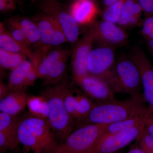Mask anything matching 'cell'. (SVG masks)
<instances>
[{
	"instance_id": "obj_7",
	"label": "cell",
	"mask_w": 153,
	"mask_h": 153,
	"mask_svg": "<svg viewBox=\"0 0 153 153\" xmlns=\"http://www.w3.org/2000/svg\"><path fill=\"white\" fill-rule=\"evenodd\" d=\"M40 12L52 18L62 28L69 43H76L79 35V25L69 13L68 8L58 0H39Z\"/></svg>"
},
{
	"instance_id": "obj_37",
	"label": "cell",
	"mask_w": 153,
	"mask_h": 153,
	"mask_svg": "<svg viewBox=\"0 0 153 153\" xmlns=\"http://www.w3.org/2000/svg\"><path fill=\"white\" fill-rule=\"evenodd\" d=\"M147 44L151 55L153 60V39L147 40Z\"/></svg>"
},
{
	"instance_id": "obj_3",
	"label": "cell",
	"mask_w": 153,
	"mask_h": 153,
	"mask_svg": "<svg viewBox=\"0 0 153 153\" xmlns=\"http://www.w3.org/2000/svg\"><path fill=\"white\" fill-rule=\"evenodd\" d=\"M144 98L131 97L124 100L96 104L91 109L83 125H108L115 123L141 113L149 106L144 104Z\"/></svg>"
},
{
	"instance_id": "obj_27",
	"label": "cell",
	"mask_w": 153,
	"mask_h": 153,
	"mask_svg": "<svg viewBox=\"0 0 153 153\" xmlns=\"http://www.w3.org/2000/svg\"><path fill=\"white\" fill-rule=\"evenodd\" d=\"M18 129L7 132L0 131L1 153L13 150L20 143L18 137Z\"/></svg>"
},
{
	"instance_id": "obj_17",
	"label": "cell",
	"mask_w": 153,
	"mask_h": 153,
	"mask_svg": "<svg viewBox=\"0 0 153 153\" xmlns=\"http://www.w3.org/2000/svg\"><path fill=\"white\" fill-rule=\"evenodd\" d=\"M153 109L150 107L147 110L140 114L115 123L107 125L103 136L124 131L145 124Z\"/></svg>"
},
{
	"instance_id": "obj_6",
	"label": "cell",
	"mask_w": 153,
	"mask_h": 153,
	"mask_svg": "<svg viewBox=\"0 0 153 153\" xmlns=\"http://www.w3.org/2000/svg\"><path fill=\"white\" fill-rule=\"evenodd\" d=\"M116 93H124L134 98H144L138 69L130 57H120L116 62Z\"/></svg>"
},
{
	"instance_id": "obj_22",
	"label": "cell",
	"mask_w": 153,
	"mask_h": 153,
	"mask_svg": "<svg viewBox=\"0 0 153 153\" xmlns=\"http://www.w3.org/2000/svg\"><path fill=\"white\" fill-rule=\"evenodd\" d=\"M27 107L30 115L47 120L49 105L47 100L43 95H29Z\"/></svg>"
},
{
	"instance_id": "obj_9",
	"label": "cell",
	"mask_w": 153,
	"mask_h": 153,
	"mask_svg": "<svg viewBox=\"0 0 153 153\" xmlns=\"http://www.w3.org/2000/svg\"><path fill=\"white\" fill-rule=\"evenodd\" d=\"M64 103L68 113L79 126L83 124L95 104L82 91L69 84L64 94Z\"/></svg>"
},
{
	"instance_id": "obj_34",
	"label": "cell",
	"mask_w": 153,
	"mask_h": 153,
	"mask_svg": "<svg viewBox=\"0 0 153 153\" xmlns=\"http://www.w3.org/2000/svg\"><path fill=\"white\" fill-rule=\"evenodd\" d=\"M137 1L147 16L153 15L152 0H137Z\"/></svg>"
},
{
	"instance_id": "obj_24",
	"label": "cell",
	"mask_w": 153,
	"mask_h": 153,
	"mask_svg": "<svg viewBox=\"0 0 153 153\" xmlns=\"http://www.w3.org/2000/svg\"><path fill=\"white\" fill-rule=\"evenodd\" d=\"M20 27L31 45H37L40 42L39 30L35 22L31 18L17 17Z\"/></svg>"
},
{
	"instance_id": "obj_12",
	"label": "cell",
	"mask_w": 153,
	"mask_h": 153,
	"mask_svg": "<svg viewBox=\"0 0 153 153\" xmlns=\"http://www.w3.org/2000/svg\"><path fill=\"white\" fill-rule=\"evenodd\" d=\"M75 83L96 104L116 101L114 92L106 82L91 75H86Z\"/></svg>"
},
{
	"instance_id": "obj_21",
	"label": "cell",
	"mask_w": 153,
	"mask_h": 153,
	"mask_svg": "<svg viewBox=\"0 0 153 153\" xmlns=\"http://www.w3.org/2000/svg\"><path fill=\"white\" fill-rule=\"evenodd\" d=\"M32 65V62L26 60L11 71L7 84L10 91L25 90L24 85L25 79Z\"/></svg>"
},
{
	"instance_id": "obj_8",
	"label": "cell",
	"mask_w": 153,
	"mask_h": 153,
	"mask_svg": "<svg viewBox=\"0 0 153 153\" xmlns=\"http://www.w3.org/2000/svg\"><path fill=\"white\" fill-rule=\"evenodd\" d=\"M88 28L94 41L101 46L114 47L124 45L127 42L128 36L123 28L116 24L102 20L94 21Z\"/></svg>"
},
{
	"instance_id": "obj_38",
	"label": "cell",
	"mask_w": 153,
	"mask_h": 153,
	"mask_svg": "<svg viewBox=\"0 0 153 153\" xmlns=\"http://www.w3.org/2000/svg\"><path fill=\"white\" fill-rule=\"evenodd\" d=\"M125 153H146L139 147H136L131 149L130 150Z\"/></svg>"
},
{
	"instance_id": "obj_23",
	"label": "cell",
	"mask_w": 153,
	"mask_h": 153,
	"mask_svg": "<svg viewBox=\"0 0 153 153\" xmlns=\"http://www.w3.org/2000/svg\"><path fill=\"white\" fill-rule=\"evenodd\" d=\"M27 57L24 54L0 49L1 66L11 71L27 60Z\"/></svg>"
},
{
	"instance_id": "obj_31",
	"label": "cell",
	"mask_w": 153,
	"mask_h": 153,
	"mask_svg": "<svg viewBox=\"0 0 153 153\" xmlns=\"http://www.w3.org/2000/svg\"><path fill=\"white\" fill-rule=\"evenodd\" d=\"M67 42L68 41L65 33L63 32L62 28L55 22L54 32L51 40V47H57Z\"/></svg>"
},
{
	"instance_id": "obj_15",
	"label": "cell",
	"mask_w": 153,
	"mask_h": 153,
	"mask_svg": "<svg viewBox=\"0 0 153 153\" xmlns=\"http://www.w3.org/2000/svg\"><path fill=\"white\" fill-rule=\"evenodd\" d=\"M31 19L37 25L40 33V42L36 45V48L48 52L51 47V40L55 22L51 17L40 12Z\"/></svg>"
},
{
	"instance_id": "obj_14",
	"label": "cell",
	"mask_w": 153,
	"mask_h": 153,
	"mask_svg": "<svg viewBox=\"0 0 153 153\" xmlns=\"http://www.w3.org/2000/svg\"><path fill=\"white\" fill-rule=\"evenodd\" d=\"M68 8L79 25H90L95 21L98 13L94 0H73Z\"/></svg>"
},
{
	"instance_id": "obj_10",
	"label": "cell",
	"mask_w": 153,
	"mask_h": 153,
	"mask_svg": "<svg viewBox=\"0 0 153 153\" xmlns=\"http://www.w3.org/2000/svg\"><path fill=\"white\" fill-rule=\"evenodd\" d=\"M145 124L124 131L103 136L92 153H117L140 137Z\"/></svg>"
},
{
	"instance_id": "obj_28",
	"label": "cell",
	"mask_w": 153,
	"mask_h": 153,
	"mask_svg": "<svg viewBox=\"0 0 153 153\" xmlns=\"http://www.w3.org/2000/svg\"><path fill=\"white\" fill-rule=\"evenodd\" d=\"M23 117L0 113V131L7 132L17 129Z\"/></svg>"
},
{
	"instance_id": "obj_25",
	"label": "cell",
	"mask_w": 153,
	"mask_h": 153,
	"mask_svg": "<svg viewBox=\"0 0 153 153\" xmlns=\"http://www.w3.org/2000/svg\"><path fill=\"white\" fill-rule=\"evenodd\" d=\"M67 55L56 64L49 72V74L43 80L44 84L50 85L57 84L62 81L66 74L68 57Z\"/></svg>"
},
{
	"instance_id": "obj_20",
	"label": "cell",
	"mask_w": 153,
	"mask_h": 153,
	"mask_svg": "<svg viewBox=\"0 0 153 153\" xmlns=\"http://www.w3.org/2000/svg\"><path fill=\"white\" fill-rule=\"evenodd\" d=\"M71 53V51L68 49H57L47 54L39 64L38 78L44 79L61 59Z\"/></svg>"
},
{
	"instance_id": "obj_11",
	"label": "cell",
	"mask_w": 153,
	"mask_h": 153,
	"mask_svg": "<svg viewBox=\"0 0 153 153\" xmlns=\"http://www.w3.org/2000/svg\"><path fill=\"white\" fill-rule=\"evenodd\" d=\"M94 42L93 36L88 29L83 37L76 42L71 52V73L75 83L88 74L87 68V59L92 50Z\"/></svg>"
},
{
	"instance_id": "obj_1",
	"label": "cell",
	"mask_w": 153,
	"mask_h": 153,
	"mask_svg": "<svg viewBox=\"0 0 153 153\" xmlns=\"http://www.w3.org/2000/svg\"><path fill=\"white\" fill-rule=\"evenodd\" d=\"M19 142L33 153H56L59 144L47 120L24 117L18 130Z\"/></svg>"
},
{
	"instance_id": "obj_30",
	"label": "cell",
	"mask_w": 153,
	"mask_h": 153,
	"mask_svg": "<svg viewBox=\"0 0 153 153\" xmlns=\"http://www.w3.org/2000/svg\"><path fill=\"white\" fill-rule=\"evenodd\" d=\"M139 147L146 153H153V136L145 128L144 131L140 137L137 140Z\"/></svg>"
},
{
	"instance_id": "obj_2",
	"label": "cell",
	"mask_w": 153,
	"mask_h": 153,
	"mask_svg": "<svg viewBox=\"0 0 153 153\" xmlns=\"http://www.w3.org/2000/svg\"><path fill=\"white\" fill-rule=\"evenodd\" d=\"M68 83L62 80L50 85L41 92L48 101L49 113L47 122L57 140H64L74 130L76 121L67 111L64 103V94Z\"/></svg>"
},
{
	"instance_id": "obj_16",
	"label": "cell",
	"mask_w": 153,
	"mask_h": 153,
	"mask_svg": "<svg viewBox=\"0 0 153 153\" xmlns=\"http://www.w3.org/2000/svg\"><path fill=\"white\" fill-rule=\"evenodd\" d=\"M29 95L25 90L11 91L0 100V111L17 116L27 107Z\"/></svg>"
},
{
	"instance_id": "obj_19",
	"label": "cell",
	"mask_w": 153,
	"mask_h": 153,
	"mask_svg": "<svg viewBox=\"0 0 153 153\" xmlns=\"http://www.w3.org/2000/svg\"><path fill=\"white\" fill-rule=\"evenodd\" d=\"M142 11L137 0H127L122 9L118 25L122 28L135 26L138 23Z\"/></svg>"
},
{
	"instance_id": "obj_41",
	"label": "cell",
	"mask_w": 153,
	"mask_h": 153,
	"mask_svg": "<svg viewBox=\"0 0 153 153\" xmlns=\"http://www.w3.org/2000/svg\"><path fill=\"white\" fill-rule=\"evenodd\" d=\"M152 1H153V0H152Z\"/></svg>"
},
{
	"instance_id": "obj_39",
	"label": "cell",
	"mask_w": 153,
	"mask_h": 153,
	"mask_svg": "<svg viewBox=\"0 0 153 153\" xmlns=\"http://www.w3.org/2000/svg\"><path fill=\"white\" fill-rule=\"evenodd\" d=\"M118 1V0H103L105 6L106 7H109V6L111 5Z\"/></svg>"
},
{
	"instance_id": "obj_18",
	"label": "cell",
	"mask_w": 153,
	"mask_h": 153,
	"mask_svg": "<svg viewBox=\"0 0 153 153\" xmlns=\"http://www.w3.org/2000/svg\"><path fill=\"white\" fill-rule=\"evenodd\" d=\"M0 49L24 54L31 61L34 58V52L30 48L23 46L14 39L2 22L0 23Z\"/></svg>"
},
{
	"instance_id": "obj_13",
	"label": "cell",
	"mask_w": 153,
	"mask_h": 153,
	"mask_svg": "<svg viewBox=\"0 0 153 153\" xmlns=\"http://www.w3.org/2000/svg\"><path fill=\"white\" fill-rule=\"evenodd\" d=\"M130 58L139 71L145 101L153 108V65L139 47L133 49Z\"/></svg>"
},
{
	"instance_id": "obj_29",
	"label": "cell",
	"mask_w": 153,
	"mask_h": 153,
	"mask_svg": "<svg viewBox=\"0 0 153 153\" xmlns=\"http://www.w3.org/2000/svg\"><path fill=\"white\" fill-rule=\"evenodd\" d=\"M127 1L118 0L111 5L105 9L102 13L103 20L117 24L122 9Z\"/></svg>"
},
{
	"instance_id": "obj_5",
	"label": "cell",
	"mask_w": 153,
	"mask_h": 153,
	"mask_svg": "<svg viewBox=\"0 0 153 153\" xmlns=\"http://www.w3.org/2000/svg\"><path fill=\"white\" fill-rule=\"evenodd\" d=\"M116 62L114 47L103 46L92 49L87 61L88 74L104 80L115 94Z\"/></svg>"
},
{
	"instance_id": "obj_36",
	"label": "cell",
	"mask_w": 153,
	"mask_h": 153,
	"mask_svg": "<svg viewBox=\"0 0 153 153\" xmlns=\"http://www.w3.org/2000/svg\"><path fill=\"white\" fill-rule=\"evenodd\" d=\"M7 85H6L4 82H0V100L7 96L10 92Z\"/></svg>"
},
{
	"instance_id": "obj_35",
	"label": "cell",
	"mask_w": 153,
	"mask_h": 153,
	"mask_svg": "<svg viewBox=\"0 0 153 153\" xmlns=\"http://www.w3.org/2000/svg\"><path fill=\"white\" fill-rule=\"evenodd\" d=\"M145 129L153 136V109L145 123Z\"/></svg>"
},
{
	"instance_id": "obj_32",
	"label": "cell",
	"mask_w": 153,
	"mask_h": 153,
	"mask_svg": "<svg viewBox=\"0 0 153 153\" xmlns=\"http://www.w3.org/2000/svg\"><path fill=\"white\" fill-rule=\"evenodd\" d=\"M141 33L146 40L153 39V15L147 16L143 22Z\"/></svg>"
},
{
	"instance_id": "obj_40",
	"label": "cell",
	"mask_w": 153,
	"mask_h": 153,
	"mask_svg": "<svg viewBox=\"0 0 153 153\" xmlns=\"http://www.w3.org/2000/svg\"><path fill=\"white\" fill-rule=\"evenodd\" d=\"M16 1H19V0H16Z\"/></svg>"
},
{
	"instance_id": "obj_4",
	"label": "cell",
	"mask_w": 153,
	"mask_h": 153,
	"mask_svg": "<svg viewBox=\"0 0 153 153\" xmlns=\"http://www.w3.org/2000/svg\"><path fill=\"white\" fill-rule=\"evenodd\" d=\"M107 125L79 126L60 143L56 153H92L103 136Z\"/></svg>"
},
{
	"instance_id": "obj_33",
	"label": "cell",
	"mask_w": 153,
	"mask_h": 153,
	"mask_svg": "<svg viewBox=\"0 0 153 153\" xmlns=\"http://www.w3.org/2000/svg\"><path fill=\"white\" fill-rule=\"evenodd\" d=\"M16 0H0V11L6 13L13 11L16 8Z\"/></svg>"
},
{
	"instance_id": "obj_26",
	"label": "cell",
	"mask_w": 153,
	"mask_h": 153,
	"mask_svg": "<svg viewBox=\"0 0 153 153\" xmlns=\"http://www.w3.org/2000/svg\"><path fill=\"white\" fill-rule=\"evenodd\" d=\"M4 24L14 39L23 46L30 48L31 44L20 27L17 17H11Z\"/></svg>"
}]
</instances>
